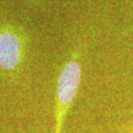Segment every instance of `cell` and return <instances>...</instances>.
I'll return each instance as SVG.
<instances>
[{
  "instance_id": "3",
  "label": "cell",
  "mask_w": 133,
  "mask_h": 133,
  "mask_svg": "<svg viewBox=\"0 0 133 133\" xmlns=\"http://www.w3.org/2000/svg\"><path fill=\"white\" fill-rule=\"evenodd\" d=\"M27 1H30V2H32V1H35V0H27Z\"/></svg>"
},
{
  "instance_id": "4",
  "label": "cell",
  "mask_w": 133,
  "mask_h": 133,
  "mask_svg": "<svg viewBox=\"0 0 133 133\" xmlns=\"http://www.w3.org/2000/svg\"><path fill=\"white\" fill-rule=\"evenodd\" d=\"M131 133H133V131H132V132H131Z\"/></svg>"
},
{
  "instance_id": "1",
  "label": "cell",
  "mask_w": 133,
  "mask_h": 133,
  "mask_svg": "<svg viewBox=\"0 0 133 133\" xmlns=\"http://www.w3.org/2000/svg\"><path fill=\"white\" fill-rule=\"evenodd\" d=\"M81 78V51L79 48H77L72 52L71 56L63 65L57 79L53 133H62L66 114L80 88Z\"/></svg>"
},
{
  "instance_id": "2",
  "label": "cell",
  "mask_w": 133,
  "mask_h": 133,
  "mask_svg": "<svg viewBox=\"0 0 133 133\" xmlns=\"http://www.w3.org/2000/svg\"><path fill=\"white\" fill-rule=\"evenodd\" d=\"M27 52V38L21 29L12 25L0 27V70L14 74L22 66Z\"/></svg>"
}]
</instances>
